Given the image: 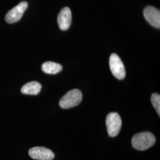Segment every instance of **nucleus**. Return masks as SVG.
I'll return each mask as SVG.
<instances>
[{"label": "nucleus", "instance_id": "f257e3e1", "mask_svg": "<svg viewBox=\"0 0 160 160\" xmlns=\"http://www.w3.org/2000/svg\"><path fill=\"white\" fill-rule=\"evenodd\" d=\"M154 135L149 132H143L135 135L132 139V147L137 150L145 151L155 143Z\"/></svg>", "mask_w": 160, "mask_h": 160}, {"label": "nucleus", "instance_id": "f03ea898", "mask_svg": "<svg viewBox=\"0 0 160 160\" xmlns=\"http://www.w3.org/2000/svg\"><path fill=\"white\" fill-rule=\"evenodd\" d=\"M82 98V92L78 89L67 92L59 101L60 107L63 109H70L78 106Z\"/></svg>", "mask_w": 160, "mask_h": 160}, {"label": "nucleus", "instance_id": "7ed1b4c3", "mask_svg": "<svg viewBox=\"0 0 160 160\" xmlns=\"http://www.w3.org/2000/svg\"><path fill=\"white\" fill-rule=\"evenodd\" d=\"M106 124L109 136L116 137L119 133L122 126V120L119 114L116 112L110 113L107 116Z\"/></svg>", "mask_w": 160, "mask_h": 160}, {"label": "nucleus", "instance_id": "20e7f679", "mask_svg": "<svg viewBox=\"0 0 160 160\" xmlns=\"http://www.w3.org/2000/svg\"><path fill=\"white\" fill-rule=\"evenodd\" d=\"M110 68L114 77L118 80H123L126 76V71L123 62L116 53H112L109 59Z\"/></svg>", "mask_w": 160, "mask_h": 160}, {"label": "nucleus", "instance_id": "39448f33", "mask_svg": "<svg viewBox=\"0 0 160 160\" xmlns=\"http://www.w3.org/2000/svg\"><path fill=\"white\" fill-rule=\"evenodd\" d=\"M28 7V4L27 2H20L18 5L13 7L7 13L5 17L6 22L12 24L18 22L22 18Z\"/></svg>", "mask_w": 160, "mask_h": 160}, {"label": "nucleus", "instance_id": "423d86ee", "mask_svg": "<svg viewBox=\"0 0 160 160\" xmlns=\"http://www.w3.org/2000/svg\"><path fill=\"white\" fill-rule=\"evenodd\" d=\"M29 155L32 158L36 160H52L55 158V154L51 149L43 147L30 149Z\"/></svg>", "mask_w": 160, "mask_h": 160}, {"label": "nucleus", "instance_id": "0eeeda50", "mask_svg": "<svg viewBox=\"0 0 160 160\" xmlns=\"http://www.w3.org/2000/svg\"><path fill=\"white\" fill-rule=\"evenodd\" d=\"M143 16L151 26L160 29V12L158 9L152 6H147L143 10Z\"/></svg>", "mask_w": 160, "mask_h": 160}, {"label": "nucleus", "instance_id": "6e6552de", "mask_svg": "<svg viewBox=\"0 0 160 160\" xmlns=\"http://www.w3.org/2000/svg\"><path fill=\"white\" fill-rule=\"evenodd\" d=\"M58 24L62 30H67L69 28L72 22V14L69 8H63L58 16Z\"/></svg>", "mask_w": 160, "mask_h": 160}, {"label": "nucleus", "instance_id": "1a4fd4ad", "mask_svg": "<svg viewBox=\"0 0 160 160\" xmlns=\"http://www.w3.org/2000/svg\"><path fill=\"white\" fill-rule=\"evenodd\" d=\"M42 86L39 82L32 81L26 83L22 87L21 92L22 94L27 95H38L41 90Z\"/></svg>", "mask_w": 160, "mask_h": 160}, {"label": "nucleus", "instance_id": "9d476101", "mask_svg": "<svg viewBox=\"0 0 160 160\" xmlns=\"http://www.w3.org/2000/svg\"><path fill=\"white\" fill-rule=\"evenodd\" d=\"M42 69L46 74H56L62 70V66L59 63L48 61L42 64Z\"/></svg>", "mask_w": 160, "mask_h": 160}, {"label": "nucleus", "instance_id": "9b49d317", "mask_svg": "<svg viewBox=\"0 0 160 160\" xmlns=\"http://www.w3.org/2000/svg\"><path fill=\"white\" fill-rule=\"evenodd\" d=\"M151 100L158 114L160 116V96L158 93H154L151 97Z\"/></svg>", "mask_w": 160, "mask_h": 160}]
</instances>
